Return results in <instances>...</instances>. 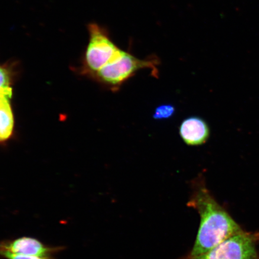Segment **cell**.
Segmentation results:
<instances>
[{"label":"cell","mask_w":259,"mask_h":259,"mask_svg":"<svg viewBox=\"0 0 259 259\" xmlns=\"http://www.w3.org/2000/svg\"><path fill=\"white\" fill-rule=\"evenodd\" d=\"M90 41L85 53L87 66L97 73L120 50L105 29L96 24L89 25Z\"/></svg>","instance_id":"cell-4"},{"label":"cell","mask_w":259,"mask_h":259,"mask_svg":"<svg viewBox=\"0 0 259 259\" xmlns=\"http://www.w3.org/2000/svg\"><path fill=\"white\" fill-rule=\"evenodd\" d=\"M0 92L12 93L10 87V76L8 70L0 66Z\"/></svg>","instance_id":"cell-9"},{"label":"cell","mask_w":259,"mask_h":259,"mask_svg":"<svg viewBox=\"0 0 259 259\" xmlns=\"http://www.w3.org/2000/svg\"><path fill=\"white\" fill-rule=\"evenodd\" d=\"M64 249L62 246L53 247L44 244L37 239L23 236L0 241V257L6 253L40 257L53 256Z\"/></svg>","instance_id":"cell-5"},{"label":"cell","mask_w":259,"mask_h":259,"mask_svg":"<svg viewBox=\"0 0 259 259\" xmlns=\"http://www.w3.org/2000/svg\"><path fill=\"white\" fill-rule=\"evenodd\" d=\"M12 93L0 92V105L4 104L5 103L9 102L12 96Z\"/></svg>","instance_id":"cell-11"},{"label":"cell","mask_w":259,"mask_h":259,"mask_svg":"<svg viewBox=\"0 0 259 259\" xmlns=\"http://www.w3.org/2000/svg\"><path fill=\"white\" fill-rule=\"evenodd\" d=\"M0 258L5 259H56L53 256H35V255H25L21 254H15L6 253L2 255Z\"/></svg>","instance_id":"cell-10"},{"label":"cell","mask_w":259,"mask_h":259,"mask_svg":"<svg viewBox=\"0 0 259 259\" xmlns=\"http://www.w3.org/2000/svg\"><path fill=\"white\" fill-rule=\"evenodd\" d=\"M193 193L188 205L198 211L200 223L190 257L208 251L220 243L242 231L241 227L212 196L203 178L193 182Z\"/></svg>","instance_id":"cell-1"},{"label":"cell","mask_w":259,"mask_h":259,"mask_svg":"<svg viewBox=\"0 0 259 259\" xmlns=\"http://www.w3.org/2000/svg\"><path fill=\"white\" fill-rule=\"evenodd\" d=\"M14 116L9 102L0 105V142L7 140L14 129Z\"/></svg>","instance_id":"cell-7"},{"label":"cell","mask_w":259,"mask_h":259,"mask_svg":"<svg viewBox=\"0 0 259 259\" xmlns=\"http://www.w3.org/2000/svg\"><path fill=\"white\" fill-rule=\"evenodd\" d=\"M158 63L157 58L141 59L121 48L111 61L97 73V75L103 82L114 90H118L142 70H150L153 76L157 77Z\"/></svg>","instance_id":"cell-2"},{"label":"cell","mask_w":259,"mask_h":259,"mask_svg":"<svg viewBox=\"0 0 259 259\" xmlns=\"http://www.w3.org/2000/svg\"><path fill=\"white\" fill-rule=\"evenodd\" d=\"M176 112V107L173 105H161L155 108L153 113V118L155 120H165L172 117Z\"/></svg>","instance_id":"cell-8"},{"label":"cell","mask_w":259,"mask_h":259,"mask_svg":"<svg viewBox=\"0 0 259 259\" xmlns=\"http://www.w3.org/2000/svg\"><path fill=\"white\" fill-rule=\"evenodd\" d=\"M179 134L186 145L197 147L205 144L210 136L208 123L197 116L188 117L181 123Z\"/></svg>","instance_id":"cell-6"},{"label":"cell","mask_w":259,"mask_h":259,"mask_svg":"<svg viewBox=\"0 0 259 259\" xmlns=\"http://www.w3.org/2000/svg\"><path fill=\"white\" fill-rule=\"evenodd\" d=\"M258 236L242 231L205 253L189 259H259L256 248Z\"/></svg>","instance_id":"cell-3"}]
</instances>
